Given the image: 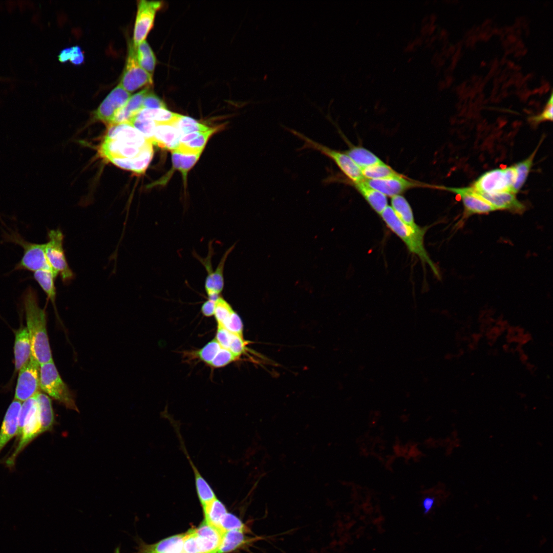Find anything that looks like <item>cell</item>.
Segmentation results:
<instances>
[{"label": "cell", "mask_w": 553, "mask_h": 553, "mask_svg": "<svg viewBox=\"0 0 553 553\" xmlns=\"http://www.w3.org/2000/svg\"><path fill=\"white\" fill-rule=\"evenodd\" d=\"M108 127L99 146L100 156L119 168L143 174L153 156L152 143L129 123Z\"/></svg>", "instance_id": "obj_1"}, {"label": "cell", "mask_w": 553, "mask_h": 553, "mask_svg": "<svg viewBox=\"0 0 553 553\" xmlns=\"http://www.w3.org/2000/svg\"><path fill=\"white\" fill-rule=\"evenodd\" d=\"M27 329L31 345V355L39 365L53 361L46 327L45 311L38 302L36 292L28 287L23 295Z\"/></svg>", "instance_id": "obj_2"}, {"label": "cell", "mask_w": 553, "mask_h": 553, "mask_svg": "<svg viewBox=\"0 0 553 553\" xmlns=\"http://www.w3.org/2000/svg\"><path fill=\"white\" fill-rule=\"evenodd\" d=\"M387 226L405 244L409 250L416 255L422 263L428 264L434 274L439 272L424 246V236L427 229L418 225L412 227L405 224L396 215L391 206H388L380 214Z\"/></svg>", "instance_id": "obj_3"}, {"label": "cell", "mask_w": 553, "mask_h": 553, "mask_svg": "<svg viewBox=\"0 0 553 553\" xmlns=\"http://www.w3.org/2000/svg\"><path fill=\"white\" fill-rule=\"evenodd\" d=\"M41 433L38 403L34 395L22 404L17 433L20 435V440L16 449L6 460L7 466H13L18 455L33 439Z\"/></svg>", "instance_id": "obj_4"}, {"label": "cell", "mask_w": 553, "mask_h": 553, "mask_svg": "<svg viewBox=\"0 0 553 553\" xmlns=\"http://www.w3.org/2000/svg\"><path fill=\"white\" fill-rule=\"evenodd\" d=\"M292 134L304 142L302 148L317 151L332 160L353 184L365 179L361 168L344 152L331 148L311 139L302 133L292 129H288Z\"/></svg>", "instance_id": "obj_5"}, {"label": "cell", "mask_w": 553, "mask_h": 553, "mask_svg": "<svg viewBox=\"0 0 553 553\" xmlns=\"http://www.w3.org/2000/svg\"><path fill=\"white\" fill-rule=\"evenodd\" d=\"M39 387L67 408L78 412L73 397L61 378L53 361L40 365Z\"/></svg>", "instance_id": "obj_6"}, {"label": "cell", "mask_w": 553, "mask_h": 553, "mask_svg": "<svg viewBox=\"0 0 553 553\" xmlns=\"http://www.w3.org/2000/svg\"><path fill=\"white\" fill-rule=\"evenodd\" d=\"M5 235L6 241L19 245L24 249L23 256L15 266L14 270H26L34 272L39 270H48L53 272L46 256L45 243L29 242L21 237L18 233L13 231L9 234L6 233Z\"/></svg>", "instance_id": "obj_7"}, {"label": "cell", "mask_w": 553, "mask_h": 553, "mask_svg": "<svg viewBox=\"0 0 553 553\" xmlns=\"http://www.w3.org/2000/svg\"><path fill=\"white\" fill-rule=\"evenodd\" d=\"M48 241L45 243V253L48 261L56 276L59 275L64 283L70 281L74 274L67 262L63 248V235L59 229L50 230Z\"/></svg>", "instance_id": "obj_8"}, {"label": "cell", "mask_w": 553, "mask_h": 553, "mask_svg": "<svg viewBox=\"0 0 553 553\" xmlns=\"http://www.w3.org/2000/svg\"><path fill=\"white\" fill-rule=\"evenodd\" d=\"M516 178L517 174L514 165L496 168L483 174L474 182L472 187L477 192L488 194L512 192Z\"/></svg>", "instance_id": "obj_9"}, {"label": "cell", "mask_w": 553, "mask_h": 553, "mask_svg": "<svg viewBox=\"0 0 553 553\" xmlns=\"http://www.w3.org/2000/svg\"><path fill=\"white\" fill-rule=\"evenodd\" d=\"M153 84L152 75L138 63L132 42L129 45L127 57L119 85L131 93Z\"/></svg>", "instance_id": "obj_10"}, {"label": "cell", "mask_w": 553, "mask_h": 553, "mask_svg": "<svg viewBox=\"0 0 553 553\" xmlns=\"http://www.w3.org/2000/svg\"><path fill=\"white\" fill-rule=\"evenodd\" d=\"M162 5V2L161 1H138L132 41L135 48L145 40L153 26L157 12L161 8Z\"/></svg>", "instance_id": "obj_11"}, {"label": "cell", "mask_w": 553, "mask_h": 553, "mask_svg": "<svg viewBox=\"0 0 553 553\" xmlns=\"http://www.w3.org/2000/svg\"><path fill=\"white\" fill-rule=\"evenodd\" d=\"M39 364L31 355L28 363L19 370L15 399L24 402L39 392Z\"/></svg>", "instance_id": "obj_12"}, {"label": "cell", "mask_w": 553, "mask_h": 553, "mask_svg": "<svg viewBox=\"0 0 553 553\" xmlns=\"http://www.w3.org/2000/svg\"><path fill=\"white\" fill-rule=\"evenodd\" d=\"M130 97L131 93L118 84L94 112V119L108 125L113 124L117 114L124 106Z\"/></svg>", "instance_id": "obj_13"}, {"label": "cell", "mask_w": 553, "mask_h": 553, "mask_svg": "<svg viewBox=\"0 0 553 553\" xmlns=\"http://www.w3.org/2000/svg\"><path fill=\"white\" fill-rule=\"evenodd\" d=\"M443 189L459 195L464 206L463 217L474 214H484L496 209L486 201L479 197L471 187L456 188L443 186Z\"/></svg>", "instance_id": "obj_14"}, {"label": "cell", "mask_w": 553, "mask_h": 553, "mask_svg": "<svg viewBox=\"0 0 553 553\" xmlns=\"http://www.w3.org/2000/svg\"><path fill=\"white\" fill-rule=\"evenodd\" d=\"M371 187L380 192L386 197H393L400 195L406 190L414 187L416 184L400 175L395 177L382 179H364Z\"/></svg>", "instance_id": "obj_15"}, {"label": "cell", "mask_w": 553, "mask_h": 553, "mask_svg": "<svg viewBox=\"0 0 553 553\" xmlns=\"http://www.w3.org/2000/svg\"><path fill=\"white\" fill-rule=\"evenodd\" d=\"M195 532L199 553L217 552L223 533L205 520L195 528Z\"/></svg>", "instance_id": "obj_16"}, {"label": "cell", "mask_w": 553, "mask_h": 553, "mask_svg": "<svg viewBox=\"0 0 553 553\" xmlns=\"http://www.w3.org/2000/svg\"><path fill=\"white\" fill-rule=\"evenodd\" d=\"M473 189L477 195L490 204L496 210H507L520 214L525 210L524 205L517 199L516 194L512 192L488 194L477 192L474 188Z\"/></svg>", "instance_id": "obj_17"}, {"label": "cell", "mask_w": 553, "mask_h": 553, "mask_svg": "<svg viewBox=\"0 0 553 553\" xmlns=\"http://www.w3.org/2000/svg\"><path fill=\"white\" fill-rule=\"evenodd\" d=\"M181 137L179 131L173 125L157 123L151 142L152 144L172 152L179 146Z\"/></svg>", "instance_id": "obj_18"}, {"label": "cell", "mask_w": 553, "mask_h": 553, "mask_svg": "<svg viewBox=\"0 0 553 553\" xmlns=\"http://www.w3.org/2000/svg\"><path fill=\"white\" fill-rule=\"evenodd\" d=\"M22 402L14 399L5 415L0 430V452L6 444L18 433V423Z\"/></svg>", "instance_id": "obj_19"}, {"label": "cell", "mask_w": 553, "mask_h": 553, "mask_svg": "<svg viewBox=\"0 0 553 553\" xmlns=\"http://www.w3.org/2000/svg\"><path fill=\"white\" fill-rule=\"evenodd\" d=\"M184 533L171 536L159 542L147 544L138 541L137 553H182Z\"/></svg>", "instance_id": "obj_20"}, {"label": "cell", "mask_w": 553, "mask_h": 553, "mask_svg": "<svg viewBox=\"0 0 553 553\" xmlns=\"http://www.w3.org/2000/svg\"><path fill=\"white\" fill-rule=\"evenodd\" d=\"M234 245L229 248L223 255L216 269L209 279L205 280L204 288L208 299L217 300L224 287V269L228 256L233 250Z\"/></svg>", "instance_id": "obj_21"}, {"label": "cell", "mask_w": 553, "mask_h": 553, "mask_svg": "<svg viewBox=\"0 0 553 553\" xmlns=\"http://www.w3.org/2000/svg\"><path fill=\"white\" fill-rule=\"evenodd\" d=\"M14 354L15 369L18 371L31 356V345L27 327L20 328L15 333Z\"/></svg>", "instance_id": "obj_22"}, {"label": "cell", "mask_w": 553, "mask_h": 553, "mask_svg": "<svg viewBox=\"0 0 553 553\" xmlns=\"http://www.w3.org/2000/svg\"><path fill=\"white\" fill-rule=\"evenodd\" d=\"M246 532L242 530H232L223 533L216 553H229L259 539V538L251 539L245 536Z\"/></svg>", "instance_id": "obj_23"}, {"label": "cell", "mask_w": 553, "mask_h": 553, "mask_svg": "<svg viewBox=\"0 0 553 553\" xmlns=\"http://www.w3.org/2000/svg\"><path fill=\"white\" fill-rule=\"evenodd\" d=\"M150 90L149 87L145 88L131 95L124 106L117 114L113 123H128L133 116L142 109L143 99Z\"/></svg>", "instance_id": "obj_24"}, {"label": "cell", "mask_w": 553, "mask_h": 553, "mask_svg": "<svg viewBox=\"0 0 553 553\" xmlns=\"http://www.w3.org/2000/svg\"><path fill=\"white\" fill-rule=\"evenodd\" d=\"M356 189L373 210L380 214L388 206L387 197L380 192L369 186L364 181L354 184Z\"/></svg>", "instance_id": "obj_25"}, {"label": "cell", "mask_w": 553, "mask_h": 553, "mask_svg": "<svg viewBox=\"0 0 553 553\" xmlns=\"http://www.w3.org/2000/svg\"><path fill=\"white\" fill-rule=\"evenodd\" d=\"M35 397L38 407L42 433L52 429L55 420L50 398L46 394L38 392Z\"/></svg>", "instance_id": "obj_26"}, {"label": "cell", "mask_w": 553, "mask_h": 553, "mask_svg": "<svg viewBox=\"0 0 553 553\" xmlns=\"http://www.w3.org/2000/svg\"><path fill=\"white\" fill-rule=\"evenodd\" d=\"M187 458L194 472L197 494L202 507H204L216 499L217 497L211 486L201 475L190 458L188 456Z\"/></svg>", "instance_id": "obj_27"}, {"label": "cell", "mask_w": 553, "mask_h": 553, "mask_svg": "<svg viewBox=\"0 0 553 553\" xmlns=\"http://www.w3.org/2000/svg\"><path fill=\"white\" fill-rule=\"evenodd\" d=\"M344 152L348 155L361 169L382 162V161L373 153L361 146H352Z\"/></svg>", "instance_id": "obj_28"}, {"label": "cell", "mask_w": 553, "mask_h": 553, "mask_svg": "<svg viewBox=\"0 0 553 553\" xmlns=\"http://www.w3.org/2000/svg\"><path fill=\"white\" fill-rule=\"evenodd\" d=\"M217 130L218 127L210 128L206 132H201L193 140L186 143H180L179 146L174 151L186 155L201 154L209 137Z\"/></svg>", "instance_id": "obj_29"}, {"label": "cell", "mask_w": 553, "mask_h": 553, "mask_svg": "<svg viewBox=\"0 0 553 553\" xmlns=\"http://www.w3.org/2000/svg\"><path fill=\"white\" fill-rule=\"evenodd\" d=\"M391 207L397 217L406 225L412 227L418 225L415 223L412 208L407 200L401 195L392 197Z\"/></svg>", "instance_id": "obj_30"}, {"label": "cell", "mask_w": 553, "mask_h": 553, "mask_svg": "<svg viewBox=\"0 0 553 553\" xmlns=\"http://www.w3.org/2000/svg\"><path fill=\"white\" fill-rule=\"evenodd\" d=\"M135 50L139 65L152 75L155 68L156 59L148 42L145 40H144L135 48Z\"/></svg>", "instance_id": "obj_31"}, {"label": "cell", "mask_w": 553, "mask_h": 553, "mask_svg": "<svg viewBox=\"0 0 553 553\" xmlns=\"http://www.w3.org/2000/svg\"><path fill=\"white\" fill-rule=\"evenodd\" d=\"M180 115L168 111L166 109L158 108L143 109L135 115L152 119L157 123L172 124L178 119Z\"/></svg>", "instance_id": "obj_32"}, {"label": "cell", "mask_w": 553, "mask_h": 553, "mask_svg": "<svg viewBox=\"0 0 553 553\" xmlns=\"http://www.w3.org/2000/svg\"><path fill=\"white\" fill-rule=\"evenodd\" d=\"M56 277L53 272L48 270H39L34 273V279L38 282L54 307L56 297L54 280Z\"/></svg>", "instance_id": "obj_33"}, {"label": "cell", "mask_w": 553, "mask_h": 553, "mask_svg": "<svg viewBox=\"0 0 553 553\" xmlns=\"http://www.w3.org/2000/svg\"><path fill=\"white\" fill-rule=\"evenodd\" d=\"M202 508L204 514V520L207 523L219 529L221 519L227 513L224 504L217 498Z\"/></svg>", "instance_id": "obj_34"}, {"label": "cell", "mask_w": 553, "mask_h": 553, "mask_svg": "<svg viewBox=\"0 0 553 553\" xmlns=\"http://www.w3.org/2000/svg\"><path fill=\"white\" fill-rule=\"evenodd\" d=\"M540 144L527 158L514 165L517 174V178L512 187L514 194L517 193L525 182Z\"/></svg>", "instance_id": "obj_35"}, {"label": "cell", "mask_w": 553, "mask_h": 553, "mask_svg": "<svg viewBox=\"0 0 553 553\" xmlns=\"http://www.w3.org/2000/svg\"><path fill=\"white\" fill-rule=\"evenodd\" d=\"M201 154L197 155H186L172 151V162L174 167L179 171L182 175L184 181H186L188 171L195 164L199 159Z\"/></svg>", "instance_id": "obj_36"}, {"label": "cell", "mask_w": 553, "mask_h": 553, "mask_svg": "<svg viewBox=\"0 0 553 553\" xmlns=\"http://www.w3.org/2000/svg\"><path fill=\"white\" fill-rule=\"evenodd\" d=\"M171 124L176 127L181 136L195 132H206L210 129L193 118L182 115Z\"/></svg>", "instance_id": "obj_37"}, {"label": "cell", "mask_w": 553, "mask_h": 553, "mask_svg": "<svg viewBox=\"0 0 553 553\" xmlns=\"http://www.w3.org/2000/svg\"><path fill=\"white\" fill-rule=\"evenodd\" d=\"M365 179H382L399 175L392 168L383 162L361 169Z\"/></svg>", "instance_id": "obj_38"}, {"label": "cell", "mask_w": 553, "mask_h": 553, "mask_svg": "<svg viewBox=\"0 0 553 553\" xmlns=\"http://www.w3.org/2000/svg\"><path fill=\"white\" fill-rule=\"evenodd\" d=\"M233 311L230 305L220 295L215 302L214 312L218 325L224 326Z\"/></svg>", "instance_id": "obj_39"}, {"label": "cell", "mask_w": 553, "mask_h": 553, "mask_svg": "<svg viewBox=\"0 0 553 553\" xmlns=\"http://www.w3.org/2000/svg\"><path fill=\"white\" fill-rule=\"evenodd\" d=\"M219 529L222 533L232 530H242L247 531L248 528L235 515L227 513L221 519Z\"/></svg>", "instance_id": "obj_40"}, {"label": "cell", "mask_w": 553, "mask_h": 553, "mask_svg": "<svg viewBox=\"0 0 553 553\" xmlns=\"http://www.w3.org/2000/svg\"><path fill=\"white\" fill-rule=\"evenodd\" d=\"M221 348L217 340L214 339L196 352V355L201 360L209 364Z\"/></svg>", "instance_id": "obj_41"}, {"label": "cell", "mask_w": 553, "mask_h": 553, "mask_svg": "<svg viewBox=\"0 0 553 553\" xmlns=\"http://www.w3.org/2000/svg\"><path fill=\"white\" fill-rule=\"evenodd\" d=\"M238 358V357L236 356L228 349L221 347L209 365L214 368H220L237 360Z\"/></svg>", "instance_id": "obj_42"}, {"label": "cell", "mask_w": 553, "mask_h": 553, "mask_svg": "<svg viewBox=\"0 0 553 553\" xmlns=\"http://www.w3.org/2000/svg\"><path fill=\"white\" fill-rule=\"evenodd\" d=\"M223 327L231 333L243 336V326L242 320L234 310Z\"/></svg>", "instance_id": "obj_43"}, {"label": "cell", "mask_w": 553, "mask_h": 553, "mask_svg": "<svg viewBox=\"0 0 553 553\" xmlns=\"http://www.w3.org/2000/svg\"><path fill=\"white\" fill-rule=\"evenodd\" d=\"M183 551L184 553H199L195 528H191L184 533Z\"/></svg>", "instance_id": "obj_44"}, {"label": "cell", "mask_w": 553, "mask_h": 553, "mask_svg": "<svg viewBox=\"0 0 553 553\" xmlns=\"http://www.w3.org/2000/svg\"><path fill=\"white\" fill-rule=\"evenodd\" d=\"M246 342L243 336L231 333L228 350L236 356L239 357L246 351Z\"/></svg>", "instance_id": "obj_45"}, {"label": "cell", "mask_w": 553, "mask_h": 553, "mask_svg": "<svg viewBox=\"0 0 553 553\" xmlns=\"http://www.w3.org/2000/svg\"><path fill=\"white\" fill-rule=\"evenodd\" d=\"M166 109L164 102L151 90L145 95L142 103L143 109Z\"/></svg>", "instance_id": "obj_46"}, {"label": "cell", "mask_w": 553, "mask_h": 553, "mask_svg": "<svg viewBox=\"0 0 553 553\" xmlns=\"http://www.w3.org/2000/svg\"><path fill=\"white\" fill-rule=\"evenodd\" d=\"M552 94L551 93L550 97L548 99L543 112L540 114L534 116L530 118V120L533 122L537 123L543 121L552 120Z\"/></svg>", "instance_id": "obj_47"}, {"label": "cell", "mask_w": 553, "mask_h": 553, "mask_svg": "<svg viewBox=\"0 0 553 553\" xmlns=\"http://www.w3.org/2000/svg\"><path fill=\"white\" fill-rule=\"evenodd\" d=\"M231 333L221 325H218L216 339L220 346L226 349H229Z\"/></svg>", "instance_id": "obj_48"}, {"label": "cell", "mask_w": 553, "mask_h": 553, "mask_svg": "<svg viewBox=\"0 0 553 553\" xmlns=\"http://www.w3.org/2000/svg\"><path fill=\"white\" fill-rule=\"evenodd\" d=\"M84 55L80 47H70L69 61L75 65H81L84 61Z\"/></svg>", "instance_id": "obj_49"}, {"label": "cell", "mask_w": 553, "mask_h": 553, "mask_svg": "<svg viewBox=\"0 0 553 553\" xmlns=\"http://www.w3.org/2000/svg\"><path fill=\"white\" fill-rule=\"evenodd\" d=\"M216 301L208 299L203 303L201 306V312L207 317H210L214 315L215 302Z\"/></svg>", "instance_id": "obj_50"}, {"label": "cell", "mask_w": 553, "mask_h": 553, "mask_svg": "<svg viewBox=\"0 0 553 553\" xmlns=\"http://www.w3.org/2000/svg\"><path fill=\"white\" fill-rule=\"evenodd\" d=\"M435 503V498L433 497H426L422 501V507L423 513L427 514L432 508Z\"/></svg>", "instance_id": "obj_51"}, {"label": "cell", "mask_w": 553, "mask_h": 553, "mask_svg": "<svg viewBox=\"0 0 553 553\" xmlns=\"http://www.w3.org/2000/svg\"><path fill=\"white\" fill-rule=\"evenodd\" d=\"M114 553H120V548L119 546H118L115 548Z\"/></svg>", "instance_id": "obj_52"}, {"label": "cell", "mask_w": 553, "mask_h": 553, "mask_svg": "<svg viewBox=\"0 0 553 553\" xmlns=\"http://www.w3.org/2000/svg\"><path fill=\"white\" fill-rule=\"evenodd\" d=\"M182 553H184V552H182Z\"/></svg>", "instance_id": "obj_53"}]
</instances>
